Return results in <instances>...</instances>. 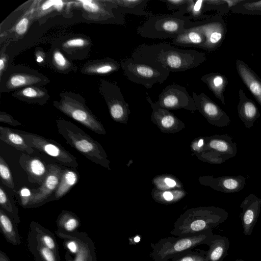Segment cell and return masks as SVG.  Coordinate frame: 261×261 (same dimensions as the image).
Listing matches in <instances>:
<instances>
[{
	"mask_svg": "<svg viewBox=\"0 0 261 261\" xmlns=\"http://www.w3.org/2000/svg\"><path fill=\"white\" fill-rule=\"evenodd\" d=\"M134 61L170 72H182L200 65L206 55L195 49H184L167 43L142 44L131 53Z\"/></svg>",
	"mask_w": 261,
	"mask_h": 261,
	"instance_id": "6da1fadb",
	"label": "cell"
},
{
	"mask_svg": "<svg viewBox=\"0 0 261 261\" xmlns=\"http://www.w3.org/2000/svg\"><path fill=\"white\" fill-rule=\"evenodd\" d=\"M228 213L216 206L200 207L187 210L174 223L170 234L188 236L213 229L224 222Z\"/></svg>",
	"mask_w": 261,
	"mask_h": 261,
	"instance_id": "7a4b0ae2",
	"label": "cell"
},
{
	"mask_svg": "<svg viewBox=\"0 0 261 261\" xmlns=\"http://www.w3.org/2000/svg\"><path fill=\"white\" fill-rule=\"evenodd\" d=\"M58 133L66 142L88 160L110 170V161L101 145L70 121L56 120Z\"/></svg>",
	"mask_w": 261,
	"mask_h": 261,
	"instance_id": "3957f363",
	"label": "cell"
},
{
	"mask_svg": "<svg viewBox=\"0 0 261 261\" xmlns=\"http://www.w3.org/2000/svg\"><path fill=\"white\" fill-rule=\"evenodd\" d=\"M214 234L212 229H209L195 235L162 238L157 242L150 244L152 250L149 255L153 261H168L198 246H209Z\"/></svg>",
	"mask_w": 261,
	"mask_h": 261,
	"instance_id": "277c9868",
	"label": "cell"
},
{
	"mask_svg": "<svg viewBox=\"0 0 261 261\" xmlns=\"http://www.w3.org/2000/svg\"><path fill=\"white\" fill-rule=\"evenodd\" d=\"M185 14L177 11L153 15L137 28V33L144 38L173 40L190 27L192 21Z\"/></svg>",
	"mask_w": 261,
	"mask_h": 261,
	"instance_id": "5b68a950",
	"label": "cell"
},
{
	"mask_svg": "<svg viewBox=\"0 0 261 261\" xmlns=\"http://www.w3.org/2000/svg\"><path fill=\"white\" fill-rule=\"evenodd\" d=\"M120 66L127 79L133 83L141 84L147 89L154 84L164 83L170 75L166 69L154 68L126 58L121 61Z\"/></svg>",
	"mask_w": 261,
	"mask_h": 261,
	"instance_id": "8992f818",
	"label": "cell"
},
{
	"mask_svg": "<svg viewBox=\"0 0 261 261\" xmlns=\"http://www.w3.org/2000/svg\"><path fill=\"white\" fill-rule=\"evenodd\" d=\"M12 129L21 135L28 145L52 157L62 165L72 168L78 167L76 158L55 140L34 133Z\"/></svg>",
	"mask_w": 261,
	"mask_h": 261,
	"instance_id": "52a82bcc",
	"label": "cell"
},
{
	"mask_svg": "<svg viewBox=\"0 0 261 261\" xmlns=\"http://www.w3.org/2000/svg\"><path fill=\"white\" fill-rule=\"evenodd\" d=\"M54 105L62 113L92 132L99 135L106 134L101 122L83 103L65 97L60 101L55 102Z\"/></svg>",
	"mask_w": 261,
	"mask_h": 261,
	"instance_id": "ba28073f",
	"label": "cell"
},
{
	"mask_svg": "<svg viewBox=\"0 0 261 261\" xmlns=\"http://www.w3.org/2000/svg\"><path fill=\"white\" fill-rule=\"evenodd\" d=\"M155 104L167 110L184 109L192 113L196 110L195 101L185 87L173 84L167 86L159 95Z\"/></svg>",
	"mask_w": 261,
	"mask_h": 261,
	"instance_id": "9c48e42d",
	"label": "cell"
},
{
	"mask_svg": "<svg viewBox=\"0 0 261 261\" xmlns=\"http://www.w3.org/2000/svg\"><path fill=\"white\" fill-rule=\"evenodd\" d=\"M191 26L204 35L206 41L202 49L209 51L216 50L221 46L226 33V23L218 15L204 21H192Z\"/></svg>",
	"mask_w": 261,
	"mask_h": 261,
	"instance_id": "30bf717a",
	"label": "cell"
},
{
	"mask_svg": "<svg viewBox=\"0 0 261 261\" xmlns=\"http://www.w3.org/2000/svg\"><path fill=\"white\" fill-rule=\"evenodd\" d=\"M48 171L43 183L32 189V195L27 208L35 207L47 202L59 185L63 169L54 164L48 165Z\"/></svg>",
	"mask_w": 261,
	"mask_h": 261,
	"instance_id": "8fae6325",
	"label": "cell"
},
{
	"mask_svg": "<svg viewBox=\"0 0 261 261\" xmlns=\"http://www.w3.org/2000/svg\"><path fill=\"white\" fill-rule=\"evenodd\" d=\"M196 110L211 124L219 127L228 126L230 120L227 114L205 93L192 92Z\"/></svg>",
	"mask_w": 261,
	"mask_h": 261,
	"instance_id": "7c38bea8",
	"label": "cell"
},
{
	"mask_svg": "<svg viewBox=\"0 0 261 261\" xmlns=\"http://www.w3.org/2000/svg\"><path fill=\"white\" fill-rule=\"evenodd\" d=\"M242 209L241 214L243 233L250 236L253 232L261 211V199L256 194L251 193L245 198L240 204Z\"/></svg>",
	"mask_w": 261,
	"mask_h": 261,
	"instance_id": "4fadbf2b",
	"label": "cell"
},
{
	"mask_svg": "<svg viewBox=\"0 0 261 261\" xmlns=\"http://www.w3.org/2000/svg\"><path fill=\"white\" fill-rule=\"evenodd\" d=\"M106 98L112 119L116 122L126 123L130 112L129 105L125 101L120 88L117 85H110Z\"/></svg>",
	"mask_w": 261,
	"mask_h": 261,
	"instance_id": "5bb4252c",
	"label": "cell"
},
{
	"mask_svg": "<svg viewBox=\"0 0 261 261\" xmlns=\"http://www.w3.org/2000/svg\"><path fill=\"white\" fill-rule=\"evenodd\" d=\"M146 98L152 109L151 113L152 121L155 123L160 129H164L165 132H175L178 131V128L182 129L184 123L173 113L168 110L159 107L150 98L147 92H146Z\"/></svg>",
	"mask_w": 261,
	"mask_h": 261,
	"instance_id": "9a60e30c",
	"label": "cell"
},
{
	"mask_svg": "<svg viewBox=\"0 0 261 261\" xmlns=\"http://www.w3.org/2000/svg\"><path fill=\"white\" fill-rule=\"evenodd\" d=\"M19 163L28 175L29 181L41 186L47 175L48 169L40 159L22 153Z\"/></svg>",
	"mask_w": 261,
	"mask_h": 261,
	"instance_id": "2e32d148",
	"label": "cell"
},
{
	"mask_svg": "<svg viewBox=\"0 0 261 261\" xmlns=\"http://www.w3.org/2000/svg\"><path fill=\"white\" fill-rule=\"evenodd\" d=\"M202 182L214 190L225 193H237L246 185V178L242 175L223 176L215 178L211 176L203 177Z\"/></svg>",
	"mask_w": 261,
	"mask_h": 261,
	"instance_id": "e0dca14e",
	"label": "cell"
},
{
	"mask_svg": "<svg viewBox=\"0 0 261 261\" xmlns=\"http://www.w3.org/2000/svg\"><path fill=\"white\" fill-rule=\"evenodd\" d=\"M203 148L214 150L225 156L227 160L237 153V144L228 134L216 135L205 138Z\"/></svg>",
	"mask_w": 261,
	"mask_h": 261,
	"instance_id": "ac0fdd59",
	"label": "cell"
},
{
	"mask_svg": "<svg viewBox=\"0 0 261 261\" xmlns=\"http://www.w3.org/2000/svg\"><path fill=\"white\" fill-rule=\"evenodd\" d=\"M236 68L243 82L261 106V79L242 60L236 61Z\"/></svg>",
	"mask_w": 261,
	"mask_h": 261,
	"instance_id": "d6986e66",
	"label": "cell"
},
{
	"mask_svg": "<svg viewBox=\"0 0 261 261\" xmlns=\"http://www.w3.org/2000/svg\"><path fill=\"white\" fill-rule=\"evenodd\" d=\"M239 101L237 106L239 117L247 128L253 127L254 122L260 116L255 102L248 98L242 89L239 91Z\"/></svg>",
	"mask_w": 261,
	"mask_h": 261,
	"instance_id": "ffe728a7",
	"label": "cell"
},
{
	"mask_svg": "<svg viewBox=\"0 0 261 261\" xmlns=\"http://www.w3.org/2000/svg\"><path fill=\"white\" fill-rule=\"evenodd\" d=\"M78 238L80 249L73 258L70 253L66 252L65 261H97L95 246L92 239L85 232H75Z\"/></svg>",
	"mask_w": 261,
	"mask_h": 261,
	"instance_id": "44dd1931",
	"label": "cell"
},
{
	"mask_svg": "<svg viewBox=\"0 0 261 261\" xmlns=\"http://www.w3.org/2000/svg\"><path fill=\"white\" fill-rule=\"evenodd\" d=\"M27 246L35 261H61L60 256L42 244L30 230Z\"/></svg>",
	"mask_w": 261,
	"mask_h": 261,
	"instance_id": "7402d4cb",
	"label": "cell"
},
{
	"mask_svg": "<svg viewBox=\"0 0 261 261\" xmlns=\"http://www.w3.org/2000/svg\"><path fill=\"white\" fill-rule=\"evenodd\" d=\"M123 15L131 14L149 17L153 14L146 10L149 0H116L110 1Z\"/></svg>",
	"mask_w": 261,
	"mask_h": 261,
	"instance_id": "603a6c76",
	"label": "cell"
},
{
	"mask_svg": "<svg viewBox=\"0 0 261 261\" xmlns=\"http://www.w3.org/2000/svg\"><path fill=\"white\" fill-rule=\"evenodd\" d=\"M205 41L204 35L200 31L191 26L173 39L172 43L177 46L202 49Z\"/></svg>",
	"mask_w": 261,
	"mask_h": 261,
	"instance_id": "cb8c5ba5",
	"label": "cell"
},
{
	"mask_svg": "<svg viewBox=\"0 0 261 261\" xmlns=\"http://www.w3.org/2000/svg\"><path fill=\"white\" fill-rule=\"evenodd\" d=\"M200 80L207 85L215 97L225 105L224 92L228 83L226 77L220 73L211 72L202 75Z\"/></svg>",
	"mask_w": 261,
	"mask_h": 261,
	"instance_id": "d4e9b609",
	"label": "cell"
},
{
	"mask_svg": "<svg viewBox=\"0 0 261 261\" xmlns=\"http://www.w3.org/2000/svg\"><path fill=\"white\" fill-rule=\"evenodd\" d=\"M229 241L225 236L214 234L209 249L207 250L206 261H222L228 254Z\"/></svg>",
	"mask_w": 261,
	"mask_h": 261,
	"instance_id": "484cf974",
	"label": "cell"
},
{
	"mask_svg": "<svg viewBox=\"0 0 261 261\" xmlns=\"http://www.w3.org/2000/svg\"><path fill=\"white\" fill-rule=\"evenodd\" d=\"M17 224L2 208H0V228L4 238L9 243L14 245L21 244Z\"/></svg>",
	"mask_w": 261,
	"mask_h": 261,
	"instance_id": "4316f807",
	"label": "cell"
},
{
	"mask_svg": "<svg viewBox=\"0 0 261 261\" xmlns=\"http://www.w3.org/2000/svg\"><path fill=\"white\" fill-rule=\"evenodd\" d=\"M0 139L16 149L26 152L29 155L34 152L33 148L26 143L23 138L10 127L0 126Z\"/></svg>",
	"mask_w": 261,
	"mask_h": 261,
	"instance_id": "83f0119b",
	"label": "cell"
},
{
	"mask_svg": "<svg viewBox=\"0 0 261 261\" xmlns=\"http://www.w3.org/2000/svg\"><path fill=\"white\" fill-rule=\"evenodd\" d=\"M79 179L78 172L72 169H63L58 187L48 202L62 198L77 183Z\"/></svg>",
	"mask_w": 261,
	"mask_h": 261,
	"instance_id": "f1b7e54d",
	"label": "cell"
},
{
	"mask_svg": "<svg viewBox=\"0 0 261 261\" xmlns=\"http://www.w3.org/2000/svg\"><path fill=\"white\" fill-rule=\"evenodd\" d=\"M29 230L42 244L60 256L59 245L53 233L35 221L30 223Z\"/></svg>",
	"mask_w": 261,
	"mask_h": 261,
	"instance_id": "f546056e",
	"label": "cell"
},
{
	"mask_svg": "<svg viewBox=\"0 0 261 261\" xmlns=\"http://www.w3.org/2000/svg\"><path fill=\"white\" fill-rule=\"evenodd\" d=\"M57 229L66 233L77 231L81 225L79 217L73 212L63 210L56 220Z\"/></svg>",
	"mask_w": 261,
	"mask_h": 261,
	"instance_id": "4dcf8cb0",
	"label": "cell"
},
{
	"mask_svg": "<svg viewBox=\"0 0 261 261\" xmlns=\"http://www.w3.org/2000/svg\"><path fill=\"white\" fill-rule=\"evenodd\" d=\"M204 0H188L186 13L194 22L202 21L211 18L213 15H207L203 11Z\"/></svg>",
	"mask_w": 261,
	"mask_h": 261,
	"instance_id": "1f68e13d",
	"label": "cell"
},
{
	"mask_svg": "<svg viewBox=\"0 0 261 261\" xmlns=\"http://www.w3.org/2000/svg\"><path fill=\"white\" fill-rule=\"evenodd\" d=\"M231 11L234 13L249 15H261V1L243 0Z\"/></svg>",
	"mask_w": 261,
	"mask_h": 261,
	"instance_id": "d6a6232c",
	"label": "cell"
},
{
	"mask_svg": "<svg viewBox=\"0 0 261 261\" xmlns=\"http://www.w3.org/2000/svg\"><path fill=\"white\" fill-rule=\"evenodd\" d=\"M41 80L38 77L24 73H16L12 75L8 81L7 86L9 89L31 85L39 82Z\"/></svg>",
	"mask_w": 261,
	"mask_h": 261,
	"instance_id": "836d02e7",
	"label": "cell"
},
{
	"mask_svg": "<svg viewBox=\"0 0 261 261\" xmlns=\"http://www.w3.org/2000/svg\"><path fill=\"white\" fill-rule=\"evenodd\" d=\"M89 67L87 70L88 72L105 74L118 70L120 65L114 60L108 59Z\"/></svg>",
	"mask_w": 261,
	"mask_h": 261,
	"instance_id": "e575fe53",
	"label": "cell"
},
{
	"mask_svg": "<svg viewBox=\"0 0 261 261\" xmlns=\"http://www.w3.org/2000/svg\"><path fill=\"white\" fill-rule=\"evenodd\" d=\"M0 205L17 225L20 222L17 209L12 204L2 186L0 187Z\"/></svg>",
	"mask_w": 261,
	"mask_h": 261,
	"instance_id": "d590c367",
	"label": "cell"
},
{
	"mask_svg": "<svg viewBox=\"0 0 261 261\" xmlns=\"http://www.w3.org/2000/svg\"><path fill=\"white\" fill-rule=\"evenodd\" d=\"M0 176L2 183L8 188L13 189L14 182L10 167L4 159L0 156Z\"/></svg>",
	"mask_w": 261,
	"mask_h": 261,
	"instance_id": "8d00e7d4",
	"label": "cell"
},
{
	"mask_svg": "<svg viewBox=\"0 0 261 261\" xmlns=\"http://www.w3.org/2000/svg\"><path fill=\"white\" fill-rule=\"evenodd\" d=\"M207 251L196 249L189 251L172 259L171 261H206Z\"/></svg>",
	"mask_w": 261,
	"mask_h": 261,
	"instance_id": "74e56055",
	"label": "cell"
},
{
	"mask_svg": "<svg viewBox=\"0 0 261 261\" xmlns=\"http://www.w3.org/2000/svg\"><path fill=\"white\" fill-rule=\"evenodd\" d=\"M165 3L168 9L170 10L177 9L178 11H184L186 13L188 6V0H160Z\"/></svg>",
	"mask_w": 261,
	"mask_h": 261,
	"instance_id": "f35d334b",
	"label": "cell"
},
{
	"mask_svg": "<svg viewBox=\"0 0 261 261\" xmlns=\"http://www.w3.org/2000/svg\"><path fill=\"white\" fill-rule=\"evenodd\" d=\"M20 203L23 207L27 208L32 195V190L26 187H23L18 191Z\"/></svg>",
	"mask_w": 261,
	"mask_h": 261,
	"instance_id": "ab89813d",
	"label": "cell"
},
{
	"mask_svg": "<svg viewBox=\"0 0 261 261\" xmlns=\"http://www.w3.org/2000/svg\"><path fill=\"white\" fill-rule=\"evenodd\" d=\"M20 93L23 96L29 98H40L44 94L41 90L31 87L23 89Z\"/></svg>",
	"mask_w": 261,
	"mask_h": 261,
	"instance_id": "60d3db41",
	"label": "cell"
},
{
	"mask_svg": "<svg viewBox=\"0 0 261 261\" xmlns=\"http://www.w3.org/2000/svg\"><path fill=\"white\" fill-rule=\"evenodd\" d=\"M53 60L55 64L59 68H65L68 64V62L66 58L63 54L58 50H56L54 52Z\"/></svg>",
	"mask_w": 261,
	"mask_h": 261,
	"instance_id": "b9f144b4",
	"label": "cell"
},
{
	"mask_svg": "<svg viewBox=\"0 0 261 261\" xmlns=\"http://www.w3.org/2000/svg\"><path fill=\"white\" fill-rule=\"evenodd\" d=\"M85 10L90 12H97L101 10L99 5L92 1H80Z\"/></svg>",
	"mask_w": 261,
	"mask_h": 261,
	"instance_id": "7bdbcfd3",
	"label": "cell"
},
{
	"mask_svg": "<svg viewBox=\"0 0 261 261\" xmlns=\"http://www.w3.org/2000/svg\"><path fill=\"white\" fill-rule=\"evenodd\" d=\"M0 121L14 126L21 125V123L14 119L12 116L3 112H1L0 113Z\"/></svg>",
	"mask_w": 261,
	"mask_h": 261,
	"instance_id": "ee69618b",
	"label": "cell"
},
{
	"mask_svg": "<svg viewBox=\"0 0 261 261\" xmlns=\"http://www.w3.org/2000/svg\"><path fill=\"white\" fill-rule=\"evenodd\" d=\"M29 22V21L27 18L24 17L21 19L15 27L16 33L20 35L24 34L27 31Z\"/></svg>",
	"mask_w": 261,
	"mask_h": 261,
	"instance_id": "f6af8a7d",
	"label": "cell"
},
{
	"mask_svg": "<svg viewBox=\"0 0 261 261\" xmlns=\"http://www.w3.org/2000/svg\"><path fill=\"white\" fill-rule=\"evenodd\" d=\"M86 41L81 38H73L67 41L64 46L66 47H80L84 46Z\"/></svg>",
	"mask_w": 261,
	"mask_h": 261,
	"instance_id": "bcb514c9",
	"label": "cell"
},
{
	"mask_svg": "<svg viewBox=\"0 0 261 261\" xmlns=\"http://www.w3.org/2000/svg\"><path fill=\"white\" fill-rule=\"evenodd\" d=\"M57 1L49 0L45 2V3L42 5L41 9L43 10H46L52 6H55L57 3Z\"/></svg>",
	"mask_w": 261,
	"mask_h": 261,
	"instance_id": "7dc6e473",
	"label": "cell"
},
{
	"mask_svg": "<svg viewBox=\"0 0 261 261\" xmlns=\"http://www.w3.org/2000/svg\"><path fill=\"white\" fill-rule=\"evenodd\" d=\"M163 197L167 201H171L173 199V196L172 194L169 192H165L163 194Z\"/></svg>",
	"mask_w": 261,
	"mask_h": 261,
	"instance_id": "c3c4849f",
	"label": "cell"
},
{
	"mask_svg": "<svg viewBox=\"0 0 261 261\" xmlns=\"http://www.w3.org/2000/svg\"><path fill=\"white\" fill-rule=\"evenodd\" d=\"M165 183L167 184V186H168L169 187H173L174 186H175L176 185V182L175 181L170 178H166L165 179Z\"/></svg>",
	"mask_w": 261,
	"mask_h": 261,
	"instance_id": "681fc988",
	"label": "cell"
},
{
	"mask_svg": "<svg viewBox=\"0 0 261 261\" xmlns=\"http://www.w3.org/2000/svg\"><path fill=\"white\" fill-rule=\"evenodd\" d=\"M0 261H10L9 257L2 250H0Z\"/></svg>",
	"mask_w": 261,
	"mask_h": 261,
	"instance_id": "f907efd6",
	"label": "cell"
},
{
	"mask_svg": "<svg viewBox=\"0 0 261 261\" xmlns=\"http://www.w3.org/2000/svg\"><path fill=\"white\" fill-rule=\"evenodd\" d=\"M5 60L4 58H1L0 60V70L1 72H2V70L4 69L5 67Z\"/></svg>",
	"mask_w": 261,
	"mask_h": 261,
	"instance_id": "816d5d0a",
	"label": "cell"
},
{
	"mask_svg": "<svg viewBox=\"0 0 261 261\" xmlns=\"http://www.w3.org/2000/svg\"><path fill=\"white\" fill-rule=\"evenodd\" d=\"M63 2L61 1H57V3L56 4V5L55 6V7L56 8H57V9L58 8H61L63 6Z\"/></svg>",
	"mask_w": 261,
	"mask_h": 261,
	"instance_id": "f5cc1de1",
	"label": "cell"
},
{
	"mask_svg": "<svg viewBox=\"0 0 261 261\" xmlns=\"http://www.w3.org/2000/svg\"><path fill=\"white\" fill-rule=\"evenodd\" d=\"M36 61L38 63H41L43 61V59L41 56H39L36 58Z\"/></svg>",
	"mask_w": 261,
	"mask_h": 261,
	"instance_id": "db71d44e",
	"label": "cell"
},
{
	"mask_svg": "<svg viewBox=\"0 0 261 261\" xmlns=\"http://www.w3.org/2000/svg\"><path fill=\"white\" fill-rule=\"evenodd\" d=\"M234 261H245V260H243V259H240V258H239V259H236V260H234Z\"/></svg>",
	"mask_w": 261,
	"mask_h": 261,
	"instance_id": "11a10c76",
	"label": "cell"
}]
</instances>
